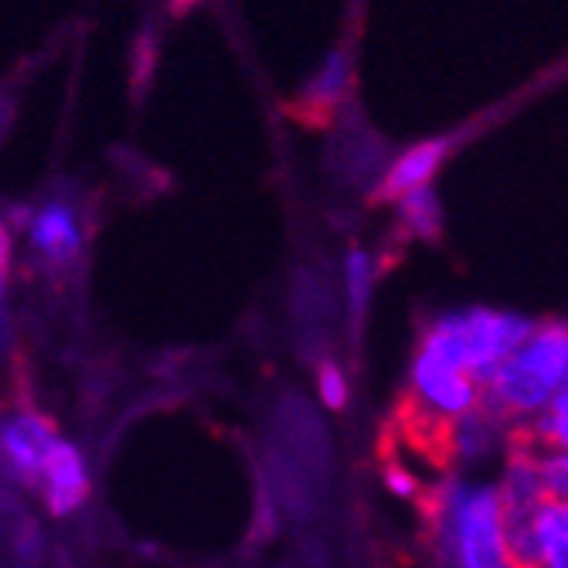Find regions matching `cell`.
Returning a JSON list of instances; mask_svg holds the SVG:
<instances>
[{"mask_svg":"<svg viewBox=\"0 0 568 568\" xmlns=\"http://www.w3.org/2000/svg\"><path fill=\"white\" fill-rule=\"evenodd\" d=\"M433 541L446 568H518L507 548L497 480L453 474L433 494Z\"/></svg>","mask_w":568,"mask_h":568,"instance_id":"obj_1","label":"cell"},{"mask_svg":"<svg viewBox=\"0 0 568 568\" xmlns=\"http://www.w3.org/2000/svg\"><path fill=\"white\" fill-rule=\"evenodd\" d=\"M568 385V324L545 321L514 351L484 388V405L521 429Z\"/></svg>","mask_w":568,"mask_h":568,"instance_id":"obj_2","label":"cell"},{"mask_svg":"<svg viewBox=\"0 0 568 568\" xmlns=\"http://www.w3.org/2000/svg\"><path fill=\"white\" fill-rule=\"evenodd\" d=\"M538 321L518 314V310H497V306H456L446 310L423 331L419 344L449 357L456 368L474 375L484 388L500 372L504 361L518 351Z\"/></svg>","mask_w":568,"mask_h":568,"instance_id":"obj_3","label":"cell"},{"mask_svg":"<svg viewBox=\"0 0 568 568\" xmlns=\"http://www.w3.org/2000/svg\"><path fill=\"white\" fill-rule=\"evenodd\" d=\"M408 402L419 412L423 423L446 436L453 423L484 405V385L456 368L449 357L419 344L408 361Z\"/></svg>","mask_w":568,"mask_h":568,"instance_id":"obj_4","label":"cell"},{"mask_svg":"<svg viewBox=\"0 0 568 568\" xmlns=\"http://www.w3.org/2000/svg\"><path fill=\"white\" fill-rule=\"evenodd\" d=\"M18 225L24 232V248L44 270H69L85 248L82 212L69 197H48L34 209H21Z\"/></svg>","mask_w":568,"mask_h":568,"instance_id":"obj_5","label":"cell"},{"mask_svg":"<svg viewBox=\"0 0 568 568\" xmlns=\"http://www.w3.org/2000/svg\"><path fill=\"white\" fill-rule=\"evenodd\" d=\"M62 433L44 412L31 405H18L8 412L0 426V453H4V470L24 490H38L51 453H55Z\"/></svg>","mask_w":568,"mask_h":568,"instance_id":"obj_6","label":"cell"},{"mask_svg":"<svg viewBox=\"0 0 568 568\" xmlns=\"http://www.w3.org/2000/svg\"><path fill=\"white\" fill-rule=\"evenodd\" d=\"M41 504L51 518H72L79 514L92 494V474H89V459L82 446L69 436L59 439L55 453H51L44 477H41Z\"/></svg>","mask_w":568,"mask_h":568,"instance_id":"obj_7","label":"cell"},{"mask_svg":"<svg viewBox=\"0 0 568 568\" xmlns=\"http://www.w3.org/2000/svg\"><path fill=\"white\" fill-rule=\"evenodd\" d=\"M514 426H507L497 412H490L487 405H480L470 416H463L459 423H453L446 429V446L449 456L456 459L459 474H470L484 463H490L497 453H507L514 443Z\"/></svg>","mask_w":568,"mask_h":568,"instance_id":"obj_8","label":"cell"},{"mask_svg":"<svg viewBox=\"0 0 568 568\" xmlns=\"http://www.w3.org/2000/svg\"><path fill=\"white\" fill-rule=\"evenodd\" d=\"M449 153V140L446 136H436V140H423L416 146H408L405 153H398V158L388 164L385 178H382V187L378 194L385 201H402L405 194L419 191L426 184H433V178L439 174L443 161Z\"/></svg>","mask_w":568,"mask_h":568,"instance_id":"obj_9","label":"cell"},{"mask_svg":"<svg viewBox=\"0 0 568 568\" xmlns=\"http://www.w3.org/2000/svg\"><path fill=\"white\" fill-rule=\"evenodd\" d=\"M525 568H568V500L548 497L535 510Z\"/></svg>","mask_w":568,"mask_h":568,"instance_id":"obj_10","label":"cell"},{"mask_svg":"<svg viewBox=\"0 0 568 568\" xmlns=\"http://www.w3.org/2000/svg\"><path fill=\"white\" fill-rule=\"evenodd\" d=\"M375 283H378V263L368 248H347L344 255V300H347V310L351 317L361 321L368 314L372 306V296H375Z\"/></svg>","mask_w":568,"mask_h":568,"instance_id":"obj_11","label":"cell"},{"mask_svg":"<svg viewBox=\"0 0 568 568\" xmlns=\"http://www.w3.org/2000/svg\"><path fill=\"white\" fill-rule=\"evenodd\" d=\"M518 439L535 453H558L568 449V392H561L548 408L518 429Z\"/></svg>","mask_w":568,"mask_h":568,"instance_id":"obj_12","label":"cell"},{"mask_svg":"<svg viewBox=\"0 0 568 568\" xmlns=\"http://www.w3.org/2000/svg\"><path fill=\"white\" fill-rule=\"evenodd\" d=\"M347 85H351V55L347 51H331L321 72L303 85V102L314 110H334L344 99Z\"/></svg>","mask_w":568,"mask_h":568,"instance_id":"obj_13","label":"cell"},{"mask_svg":"<svg viewBox=\"0 0 568 568\" xmlns=\"http://www.w3.org/2000/svg\"><path fill=\"white\" fill-rule=\"evenodd\" d=\"M398 219L402 225L419 235V239H436L439 229H443V204H439V194L433 184L412 191L398 201Z\"/></svg>","mask_w":568,"mask_h":568,"instance_id":"obj_14","label":"cell"},{"mask_svg":"<svg viewBox=\"0 0 568 568\" xmlns=\"http://www.w3.org/2000/svg\"><path fill=\"white\" fill-rule=\"evenodd\" d=\"M317 398L331 412H344L351 405V378L337 361H324L317 368Z\"/></svg>","mask_w":568,"mask_h":568,"instance_id":"obj_15","label":"cell"},{"mask_svg":"<svg viewBox=\"0 0 568 568\" xmlns=\"http://www.w3.org/2000/svg\"><path fill=\"white\" fill-rule=\"evenodd\" d=\"M541 456V477L545 490L555 500H568V449L558 453H538Z\"/></svg>","mask_w":568,"mask_h":568,"instance_id":"obj_16","label":"cell"},{"mask_svg":"<svg viewBox=\"0 0 568 568\" xmlns=\"http://www.w3.org/2000/svg\"><path fill=\"white\" fill-rule=\"evenodd\" d=\"M385 484H388V490L395 494V497H402V500H412L419 494V480L412 477L405 467H398V463H392V467L385 470Z\"/></svg>","mask_w":568,"mask_h":568,"instance_id":"obj_17","label":"cell"},{"mask_svg":"<svg viewBox=\"0 0 568 568\" xmlns=\"http://www.w3.org/2000/svg\"><path fill=\"white\" fill-rule=\"evenodd\" d=\"M194 4H197V0H171V8H174L178 14H181V11H187V8H194Z\"/></svg>","mask_w":568,"mask_h":568,"instance_id":"obj_18","label":"cell"},{"mask_svg":"<svg viewBox=\"0 0 568 568\" xmlns=\"http://www.w3.org/2000/svg\"><path fill=\"white\" fill-rule=\"evenodd\" d=\"M565 392H568V385H565Z\"/></svg>","mask_w":568,"mask_h":568,"instance_id":"obj_19","label":"cell"}]
</instances>
